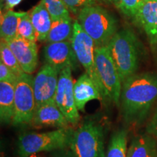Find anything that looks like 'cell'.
I'll list each match as a JSON object with an SVG mask.
<instances>
[{"label":"cell","instance_id":"obj_1","mask_svg":"<svg viewBox=\"0 0 157 157\" xmlns=\"http://www.w3.org/2000/svg\"><path fill=\"white\" fill-rule=\"evenodd\" d=\"M156 101L157 73H136L122 82L119 106L127 124L142 123Z\"/></svg>","mask_w":157,"mask_h":157},{"label":"cell","instance_id":"obj_2","mask_svg":"<svg viewBox=\"0 0 157 157\" xmlns=\"http://www.w3.org/2000/svg\"><path fill=\"white\" fill-rule=\"evenodd\" d=\"M74 129L71 127L45 132H25L18 137L17 157H30L42 152L69 148Z\"/></svg>","mask_w":157,"mask_h":157},{"label":"cell","instance_id":"obj_3","mask_svg":"<svg viewBox=\"0 0 157 157\" xmlns=\"http://www.w3.org/2000/svg\"><path fill=\"white\" fill-rule=\"evenodd\" d=\"M106 47L122 82L127 77L136 74L140 48L138 40L132 31L129 29L119 30Z\"/></svg>","mask_w":157,"mask_h":157},{"label":"cell","instance_id":"obj_4","mask_svg":"<svg viewBox=\"0 0 157 157\" xmlns=\"http://www.w3.org/2000/svg\"><path fill=\"white\" fill-rule=\"evenodd\" d=\"M77 21L82 29L93 39L96 47H106L119 31L117 17L98 5L80 11Z\"/></svg>","mask_w":157,"mask_h":157},{"label":"cell","instance_id":"obj_5","mask_svg":"<svg viewBox=\"0 0 157 157\" xmlns=\"http://www.w3.org/2000/svg\"><path fill=\"white\" fill-rule=\"evenodd\" d=\"M69 148L75 157H105V128L101 121L86 119L74 129Z\"/></svg>","mask_w":157,"mask_h":157},{"label":"cell","instance_id":"obj_6","mask_svg":"<svg viewBox=\"0 0 157 157\" xmlns=\"http://www.w3.org/2000/svg\"><path fill=\"white\" fill-rule=\"evenodd\" d=\"M95 61L98 78L103 90L104 99L119 105L122 80L107 47H96Z\"/></svg>","mask_w":157,"mask_h":157},{"label":"cell","instance_id":"obj_7","mask_svg":"<svg viewBox=\"0 0 157 157\" xmlns=\"http://www.w3.org/2000/svg\"><path fill=\"white\" fill-rule=\"evenodd\" d=\"M33 77L31 74H23L15 84L14 114L12 124L14 127L30 125L36 109Z\"/></svg>","mask_w":157,"mask_h":157},{"label":"cell","instance_id":"obj_8","mask_svg":"<svg viewBox=\"0 0 157 157\" xmlns=\"http://www.w3.org/2000/svg\"><path fill=\"white\" fill-rule=\"evenodd\" d=\"M71 42L78 63L82 65L86 73L97 85L103 100V90L95 67V44L93 39L82 29L77 20L74 21V32Z\"/></svg>","mask_w":157,"mask_h":157},{"label":"cell","instance_id":"obj_9","mask_svg":"<svg viewBox=\"0 0 157 157\" xmlns=\"http://www.w3.org/2000/svg\"><path fill=\"white\" fill-rule=\"evenodd\" d=\"M71 68L67 67L59 74L55 102L72 126H76L80 121V115L74 99V83Z\"/></svg>","mask_w":157,"mask_h":157},{"label":"cell","instance_id":"obj_10","mask_svg":"<svg viewBox=\"0 0 157 157\" xmlns=\"http://www.w3.org/2000/svg\"><path fill=\"white\" fill-rule=\"evenodd\" d=\"M60 72L50 65H43L33 78L36 107L55 101Z\"/></svg>","mask_w":157,"mask_h":157},{"label":"cell","instance_id":"obj_11","mask_svg":"<svg viewBox=\"0 0 157 157\" xmlns=\"http://www.w3.org/2000/svg\"><path fill=\"white\" fill-rule=\"evenodd\" d=\"M45 63L50 65L59 72L70 67L75 70L78 67V60L72 47L71 42L49 43L43 49Z\"/></svg>","mask_w":157,"mask_h":157},{"label":"cell","instance_id":"obj_12","mask_svg":"<svg viewBox=\"0 0 157 157\" xmlns=\"http://www.w3.org/2000/svg\"><path fill=\"white\" fill-rule=\"evenodd\" d=\"M5 42L16 57L23 72L28 74L34 73L38 65L36 42H32L18 36Z\"/></svg>","mask_w":157,"mask_h":157},{"label":"cell","instance_id":"obj_13","mask_svg":"<svg viewBox=\"0 0 157 157\" xmlns=\"http://www.w3.org/2000/svg\"><path fill=\"white\" fill-rule=\"evenodd\" d=\"M30 125L37 128L50 127L60 129L71 127L55 101L36 106Z\"/></svg>","mask_w":157,"mask_h":157},{"label":"cell","instance_id":"obj_14","mask_svg":"<svg viewBox=\"0 0 157 157\" xmlns=\"http://www.w3.org/2000/svg\"><path fill=\"white\" fill-rule=\"evenodd\" d=\"M146 33L152 46L157 44V0H143L133 17Z\"/></svg>","mask_w":157,"mask_h":157},{"label":"cell","instance_id":"obj_15","mask_svg":"<svg viewBox=\"0 0 157 157\" xmlns=\"http://www.w3.org/2000/svg\"><path fill=\"white\" fill-rule=\"evenodd\" d=\"M74 99L78 111H84L86 104L93 100H103L95 82L86 73L82 74L74 83Z\"/></svg>","mask_w":157,"mask_h":157},{"label":"cell","instance_id":"obj_16","mask_svg":"<svg viewBox=\"0 0 157 157\" xmlns=\"http://www.w3.org/2000/svg\"><path fill=\"white\" fill-rule=\"evenodd\" d=\"M15 84L14 82H0V121L4 125L13 122Z\"/></svg>","mask_w":157,"mask_h":157},{"label":"cell","instance_id":"obj_17","mask_svg":"<svg viewBox=\"0 0 157 157\" xmlns=\"http://www.w3.org/2000/svg\"><path fill=\"white\" fill-rule=\"evenodd\" d=\"M31 22L36 31V40L46 42L52 26V20L46 7L39 2L30 13Z\"/></svg>","mask_w":157,"mask_h":157},{"label":"cell","instance_id":"obj_18","mask_svg":"<svg viewBox=\"0 0 157 157\" xmlns=\"http://www.w3.org/2000/svg\"><path fill=\"white\" fill-rule=\"evenodd\" d=\"M127 157H157V145L146 132L132 139L127 148Z\"/></svg>","mask_w":157,"mask_h":157},{"label":"cell","instance_id":"obj_19","mask_svg":"<svg viewBox=\"0 0 157 157\" xmlns=\"http://www.w3.org/2000/svg\"><path fill=\"white\" fill-rule=\"evenodd\" d=\"M74 32V22L71 17L53 21L46 42L54 43L70 41Z\"/></svg>","mask_w":157,"mask_h":157},{"label":"cell","instance_id":"obj_20","mask_svg":"<svg viewBox=\"0 0 157 157\" xmlns=\"http://www.w3.org/2000/svg\"><path fill=\"white\" fill-rule=\"evenodd\" d=\"M24 12H15L7 10L1 17L0 36L1 40L7 41L17 36V26L20 17Z\"/></svg>","mask_w":157,"mask_h":157},{"label":"cell","instance_id":"obj_21","mask_svg":"<svg viewBox=\"0 0 157 157\" xmlns=\"http://www.w3.org/2000/svg\"><path fill=\"white\" fill-rule=\"evenodd\" d=\"M127 130L119 129L111 137L105 157H127Z\"/></svg>","mask_w":157,"mask_h":157},{"label":"cell","instance_id":"obj_22","mask_svg":"<svg viewBox=\"0 0 157 157\" xmlns=\"http://www.w3.org/2000/svg\"><path fill=\"white\" fill-rule=\"evenodd\" d=\"M0 57H1V62L7 66L17 77L24 74L16 57L7 43L4 40H1L0 43Z\"/></svg>","mask_w":157,"mask_h":157},{"label":"cell","instance_id":"obj_23","mask_svg":"<svg viewBox=\"0 0 157 157\" xmlns=\"http://www.w3.org/2000/svg\"><path fill=\"white\" fill-rule=\"evenodd\" d=\"M50 13L52 21L71 17L70 11L63 0H41Z\"/></svg>","mask_w":157,"mask_h":157},{"label":"cell","instance_id":"obj_24","mask_svg":"<svg viewBox=\"0 0 157 157\" xmlns=\"http://www.w3.org/2000/svg\"><path fill=\"white\" fill-rule=\"evenodd\" d=\"M17 36L32 42L36 41V31L31 22L30 13L24 12L22 16L20 17L17 26Z\"/></svg>","mask_w":157,"mask_h":157},{"label":"cell","instance_id":"obj_25","mask_svg":"<svg viewBox=\"0 0 157 157\" xmlns=\"http://www.w3.org/2000/svg\"><path fill=\"white\" fill-rule=\"evenodd\" d=\"M143 0H117L116 7L124 15L134 17Z\"/></svg>","mask_w":157,"mask_h":157},{"label":"cell","instance_id":"obj_26","mask_svg":"<svg viewBox=\"0 0 157 157\" xmlns=\"http://www.w3.org/2000/svg\"><path fill=\"white\" fill-rule=\"evenodd\" d=\"M63 2L70 13L76 15L86 7L98 5V0H63Z\"/></svg>","mask_w":157,"mask_h":157},{"label":"cell","instance_id":"obj_27","mask_svg":"<svg viewBox=\"0 0 157 157\" xmlns=\"http://www.w3.org/2000/svg\"><path fill=\"white\" fill-rule=\"evenodd\" d=\"M17 76L10 68L0 61V82H14L17 79Z\"/></svg>","mask_w":157,"mask_h":157},{"label":"cell","instance_id":"obj_28","mask_svg":"<svg viewBox=\"0 0 157 157\" xmlns=\"http://www.w3.org/2000/svg\"><path fill=\"white\" fill-rule=\"evenodd\" d=\"M146 132L151 135L157 145V110L147 124Z\"/></svg>","mask_w":157,"mask_h":157},{"label":"cell","instance_id":"obj_29","mask_svg":"<svg viewBox=\"0 0 157 157\" xmlns=\"http://www.w3.org/2000/svg\"><path fill=\"white\" fill-rule=\"evenodd\" d=\"M49 157H75L69 148L60 149L50 152Z\"/></svg>","mask_w":157,"mask_h":157},{"label":"cell","instance_id":"obj_30","mask_svg":"<svg viewBox=\"0 0 157 157\" xmlns=\"http://www.w3.org/2000/svg\"><path fill=\"white\" fill-rule=\"evenodd\" d=\"M4 2H5L6 8L7 9V10H9L21 4L22 0H4Z\"/></svg>","mask_w":157,"mask_h":157},{"label":"cell","instance_id":"obj_31","mask_svg":"<svg viewBox=\"0 0 157 157\" xmlns=\"http://www.w3.org/2000/svg\"><path fill=\"white\" fill-rule=\"evenodd\" d=\"M103 1L105 2L106 3L113 4L114 5H116V4H117V0H103Z\"/></svg>","mask_w":157,"mask_h":157}]
</instances>
